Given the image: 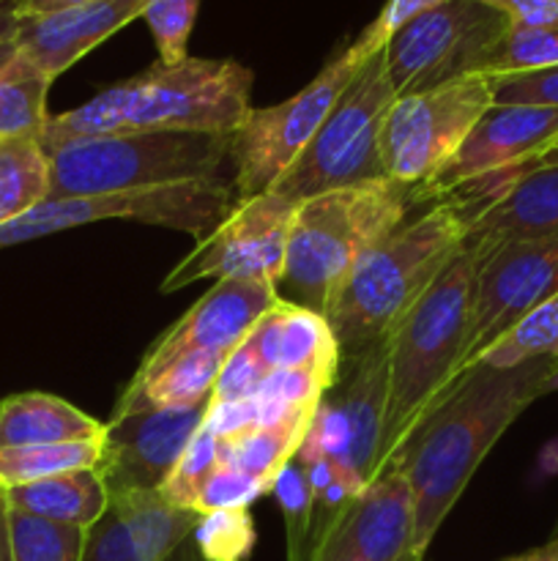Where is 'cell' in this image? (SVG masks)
Wrapping results in <instances>:
<instances>
[{"label": "cell", "mask_w": 558, "mask_h": 561, "mask_svg": "<svg viewBox=\"0 0 558 561\" xmlns=\"http://www.w3.org/2000/svg\"><path fill=\"white\" fill-rule=\"evenodd\" d=\"M556 373L558 356L514 367L476 362L399 447L386 471L403 474L414 496V561H425L432 537L503 433L534 400L550 394Z\"/></svg>", "instance_id": "cell-1"}, {"label": "cell", "mask_w": 558, "mask_h": 561, "mask_svg": "<svg viewBox=\"0 0 558 561\" xmlns=\"http://www.w3.org/2000/svg\"><path fill=\"white\" fill-rule=\"evenodd\" d=\"M252 71L228 58L156 60L140 75L104 88L69 113L49 115L44 151L120 131H222L230 135L252 110Z\"/></svg>", "instance_id": "cell-2"}, {"label": "cell", "mask_w": 558, "mask_h": 561, "mask_svg": "<svg viewBox=\"0 0 558 561\" xmlns=\"http://www.w3.org/2000/svg\"><path fill=\"white\" fill-rule=\"evenodd\" d=\"M479 261L481 247L465 239L463 250L446 263L388 337V403L377 477L465 373Z\"/></svg>", "instance_id": "cell-3"}, {"label": "cell", "mask_w": 558, "mask_h": 561, "mask_svg": "<svg viewBox=\"0 0 558 561\" xmlns=\"http://www.w3.org/2000/svg\"><path fill=\"white\" fill-rule=\"evenodd\" d=\"M468 222L460 203L441 197L361 255L323 316L339 354H361L397 329L405 312L463 250Z\"/></svg>", "instance_id": "cell-4"}, {"label": "cell", "mask_w": 558, "mask_h": 561, "mask_svg": "<svg viewBox=\"0 0 558 561\" xmlns=\"http://www.w3.org/2000/svg\"><path fill=\"white\" fill-rule=\"evenodd\" d=\"M416 203H425L421 192L392 179L342 186L301 201L290 222L288 257L279 279V288L290 296L288 301L326 316L350 268L377 241L394 233Z\"/></svg>", "instance_id": "cell-5"}, {"label": "cell", "mask_w": 558, "mask_h": 561, "mask_svg": "<svg viewBox=\"0 0 558 561\" xmlns=\"http://www.w3.org/2000/svg\"><path fill=\"white\" fill-rule=\"evenodd\" d=\"M49 157V197L113 195L219 179L230 159L222 131H120L58 146Z\"/></svg>", "instance_id": "cell-6"}, {"label": "cell", "mask_w": 558, "mask_h": 561, "mask_svg": "<svg viewBox=\"0 0 558 561\" xmlns=\"http://www.w3.org/2000/svg\"><path fill=\"white\" fill-rule=\"evenodd\" d=\"M383 49L359 66L306 151L271 192L301 203L323 192L386 179L383 131L397 93L388 80Z\"/></svg>", "instance_id": "cell-7"}, {"label": "cell", "mask_w": 558, "mask_h": 561, "mask_svg": "<svg viewBox=\"0 0 558 561\" xmlns=\"http://www.w3.org/2000/svg\"><path fill=\"white\" fill-rule=\"evenodd\" d=\"M239 203L233 184L222 179L186 181V184L153 186V190L113 192V195L44 201L31 211L0 225V250L63 233L104 219H129L142 225L184 230L202 239L211 233Z\"/></svg>", "instance_id": "cell-8"}, {"label": "cell", "mask_w": 558, "mask_h": 561, "mask_svg": "<svg viewBox=\"0 0 558 561\" xmlns=\"http://www.w3.org/2000/svg\"><path fill=\"white\" fill-rule=\"evenodd\" d=\"M370 58L348 44L310 85L271 107H252L235 131H230L233 190L239 201L271 192L274 184L293 168L312 137L332 113L359 66Z\"/></svg>", "instance_id": "cell-9"}, {"label": "cell", "mask_w": 558, "mask_h": 561, "mask_svg": "<svg viewBox=\"0 0 558 561\" xmlns=\"http://www.w3.org/2000/svg\"><path fill=\"white\" fill-rule=\"evenodd\" d=\"M512 22L481 0H446L388 38L386 71L394 93L432 91L463 77L487 75Z\"/></svg>", "instance_id": "cell-10"}, {"label": "cell", "mask_w": 558, "mask_h": 561, "mask_svg": "<svg viewBox=\"0 0 558 561\" xmlns=\"http://www.w3.org/2000/svg\"><path fill=\"white\" fill-rule=\"evenodd\" d=\"M388 337L361 354L342 356L337 381L323 392L295 453L301 463L332 460L353 471L364 485L375 480L386 431Z\"/></svg>", "instance_id": "cell-11"}, {"label": "cell", "mask_w": 558, "mask_h": 561, "mask_svg": "<svg viewBox=\"0 0 558 561\" xmlns=\"http://www.w3.org/2000/svg\"><path fill=\"white\" fill-rule=\"evenodd\" d=\"M492 107L487 75L399 96L383 131L386 179L425 190L460 151L476 121Z\"/></svg>", "instance_id": "cell-12"}, {"label": "cell", "mask_w": 558, "mask_h": 561, "mask_svg": "<svg viewBox=\"0 0 558 561\" xmlns=\"http://www.w3.org/2000/svg\"><path fill=\"white\" fill-rule=\"evenodd\" d=\"M295 206L299 203L284 201L277 192L239 201L164 277L162 294H173L197 279H255L279 288Z\"/></svg>", "instance_id": "cell-13"}, {"label": "cell", "mask_w": 558, "mask_h": 561, "mask_svg": "<svg viewBox=\"0 0 558 561\" xmlns=\"http://www.w3.org/2000/svg\"><path fill=\"white\" fill-rule=\"evenodd\" d=\"M558 290V233L481 250L470 305L465 370L474 367L525 312Z\"/></svg>", "instance_id": "cell-14"}, {"label": "cell", "mask_w": 558, "mask_h": 561, "mask_svg": "<svg viewBox=\"0 0 558 561\" xmlns=\"http://www.w3.org/2000/svg\"><path fill=\"white\" fill-rule=\"evenodd\" d=\"M208 409L211 400L195 409L115 411L104 425L102 458L96 466L109 499L159 493L191 438L202 431Z\"/></svg>", "instance_id": "cell-15"}, {"label": "cell", "mask_w": 558, "mask_h": 561, "mask_svg": "<svg viewBox=\"0 0 558 561\" xmlns=\"http://www.w3.org/2000/svg\"><path fill=\"white\" fill-rule=\"evenodd\" d=\"M558 142V107L492 104L446 168L421 190V201L446 195L454 186L498 170L539 162Z\"/></svg>", "instance_id": "cell-16"}, {"label": "cell", "mask_w": 558, "mask_h": 561, "mask_svg": "<svg viewBox=\"0 0 558 561\" xmlns=\"http://www.w3.org/2000/svg\"><path fill=\"white\" fill-rule=\"evenodd\" d=\"M279 301L274 285L255 279H219L211 290L191 305L156 343L148 348L140 370L135 376L156 370L175 356L195 351H222L233 354L255 323Z\"/></svg>", "instance_id": "cell-17"}, {"label": "cell", "mask_w": 558, "mask_h": 561, "mask_svg": "<svg viewBox=\"0 0 558 561\" xmlns=\"http://www.w3.org/2000/svg\"><path fill=\"white\" fill-rule=\"evenodd\" d=\"M414 496L397 471L361 491L334 535L306 561H414Z\"/></svg>", "instance_id": "cell-18"}, {"label": "cell", "mask_w": 558, "mask_h": 561, "mask_svg": "<svg viewBox=\"0 0 558 561\" xmlns=\"http://www.w3.org/2000/svg\"><path fill=\"white\" fill-rule=\"evenodd\" d=\"M200 515L178 510L159 493L113 496L102 518L85 529L80 561H162L195 531Z\"/></svg>", "instance_id": "cell-19"}, {"label": "cell", "mask_w": 558, "mask_h": 561, "mask_svg": "<svg viewBox=\"0 0 558 561\" xmlns=\"http://www.w3.org/2000/svg\"><path fill=\"white\" fill-rule=\"evenodd\" d=\"M148 0H93L74 9L25 16L16 31V47L38 71L55 80L85 58L109 36L140 20Z\"/></svg>", "instance_id": "cell-20"}, {"label": "cell", "mask_w": 558, "mask_h": 561, "mask_svg": "<svg viewBox=\"0 0 558 561\" xmlns=\"http://www.w3.org/2000/svg\"><path fill=\"white\" fill-rule=\"evenodd\" d=\"M268 373H310L332 387L342 354L326 318L315 310L279 299L244 340Z\"/></svg>", "instance_id": "cell-21"}, {"label": "cell", "mask_w": 558, "mask_h": 561, "mask_svg": "<svg viewBox=\"0 0 558 561\" xmlns=\"http://www.w3.org/2000/svg\"><path fill=\"white\" fill-rule=\"evenodd\" d=\"M558 233V164H536L507 195L468 222L465 239L490 252Z\"/></svg>", "instance_id": "cell-22"}, {"label": "cell", "mask_w": 558, "mask_h": 561, "mask_svg": "<svg viewBox=\"0 0 558 561\" xmlns=\"http://www.w3.org/2000/svg\"><path fill=\"white\" fill-rule=\"evenodd\" d=\"M228 356L222 351H195V354L175 356L156 370L131 378L115 411L126 414V411L146 409H195L208 403Z\"/></svg>", "instance_id": "cell-23"}, {"label": "cell", "mask_w": 558, "mask_h": 561, "mask_svg": "<svg viewBox=\"0 0 558 561\" xmlns=\"http://www.w3.org/2000/svg\"><path fill=\"white\" fill-rule=\"evenodd\" d=\"M102 433L104 422L55 394L22 392L0 400V449L85 442Z\"/></svg>", "instance_id": "cell-24"}, {"label": "cell", "mask_w": 558, "mask_h": 561, "mask_svg": "<svg viewBox=\"0 0 558 561\" xmlns=\"http://www.w3.org/2000/svg\"><path fill=\"white\" fill-rule=\"evenodd\" d=\"M5 504L14 513L91 529L109 507V493L96 469H85L5 488Z\"/></svg>", "instance_id": "cell-25"}, {"label": "cell", "mask_w": 558, "mask_h": 561, "mask_svg": "<svg viewBox=\"0 0 558 561\" xmlns=\"http://www.w3.org/2000/svg\"><path fill=\"white\" fill-rule=\"evenodd\" d=\"M312 416H315V411L277 422V425L255 427V431L239 433V436L219 438V463L224 469H233L239 474L263 482L271 493L279 471L299 453L301 442L310 431Z\"/></svg>", "instance_id": "cell-26"}, {"label": "cell", "mask_w": 558, "mask_h": 561, "mask_svg": "<svg viewBox=\"0 0 558 561\" xmlns=\"http://www.w3.org/2000/svg\"><path fill=\"white\" fill-rule=\"evenodd\" d=\"M49 197V157L38 137L0 140V225Z\"/></svg>", "instance_id": "cell-27"}, {"label": "cell", "mask_w": 558, "mask_h": 561, "mask_svg": "<svg viewBox=\"0 0 558 561\" xmlns=\"http://www.w3.org/2000/svg\"><path fill=\"white\" fill-rule=\"evenodd\" d=\"M102 458V436L85 442L33 444L0 449V488L27 485L69 471L96 469Z\"/></svg>", "instance_id": "cell-28"}, {"label": "cell", "mask_w": 558, "mask_h": 561, "mask_svg": "<svg viewBox=\"0 0 558 561\" xmlns=\"http://www.w3.org/2000/svg\"><path fill=\"white\" fill-rule=\"evenodd\" d=\"M53 80L25 55H16L0 75V140L38 137L49 121L47 93Z\"/></svg>", "instance_id": "cell-29"}, {"label": "cell", "mask_w": 558, "mask_h": 561, "mask_svg": "<svg viewBox=\"0 0 558 561\" xmlns=\"http://www.w3.org/2000/svg\"><path fill=\"white\" fill-rule=\"evenodd\" d=\"M545 356H558V290L525 312L479 362L490 367H514Z\"/></svg>", "instance_id": "cell-30"}, {"label": "cell", "mask_w": 558, "mask_h": 561, "mask_svg": "<svg viewBox=\"0 0 558 561\" xmlns=\"http://www.w3.org/2000/svg\"><path fill=\"white\" fill-rule=\"evenodd\" d=\"M11 561H80L85 529L9 510Z\"/></svg>", "instance_id": "cell-31"}, {"label": "cell", "mask_w": 558, "mask_h": 561, "mask_svg": "<svg viewBox=\"0 0 558 561\" xmlns=\"http://www.w3.org/2000/svg\"><path fill=\"white\" fill-rule=\"evenodd\" d=\"M191 540L208 561H246L257 546V529L249 507L200 515Z\"/></svg>", "instance_id": "cell-32"}, {"label": "cell", "mask_w": 558, "mask_h": 561, "mask_svg": "<svg viewBox=\"0 0 558 561\" xmlns=\"http://www.w3.org/2000/svg\"><path fill=\"white\" fill-rule=\"evenodd\" d=\"M271 493L277 496L279 513L284 518L288 561H304L312 524V491L310 480H306V466L299 458L290 460L274 480Z\"/></svg>", "instance_id": "cell-33"}, {"label": "cell", "mask_w": 558, "mask_h": 561, "mask_svg": "<svg viewBox=\"0 0 558 561\" xmlns=\"http://www.w3.org/2000/svg\"><path fill=\"white\" fill-rule=\"evenodd\" d=\"M217 469H219V438L213 436V433L200 431L195 438H191L186 453L181 455L175 469L170 471L164 485L159 488V496H162L167 504H173V507L191 510V513H195L197 496H200L202 485H206V480Z\"/></svg>", "instance_id": "cell-34"}, {"label": "cell", "mask_w": 558, "mask_h": 561, "mask_svg": "<svg viewBox=\"0 0 558 561\" xmlns=\"http://www.w3.org/2000/svg\"><path fill=\"white\" fill-rule=\"evenodd\" d=\"M550 66H558V25L512 27L498 53L492 55L487 77L550 69Z\"/></svg>", "instance_id": "cell-35"}, {"label": "cell", "mask_w": 558, "mask_h": 561, "mask_svg": "<svg viewBox=\"0 0 558 561\" xmlns=\"http://www.w3.org/2000/svg\"><path fill=\"white\" fill-rule=\"evenodd\" d=\"M200 0H148L142 20L156 42L159 60L167 66L189 58V36L195 31Z\"/></svg>", "instance_id": "cell-36"}, {"label": "cell", "mask_w": 558, "mask_h": 561, "mask_svg": "<svg viewBox=\"0 0 558 561\" xmlns=\"http://www.w3.org/2000/svg\"><path fill=\"white\" fill-rule=\"evenodd\" d=\"M492 104H536L558 107V66L490 77Z\"/></svg>", "instance_id": "cell-37"}, {"label": "cell", "mask_w": 558, "mask_h": 561, "mask_svg": "<svg viewBox=\"0 0 558 561\" xmlns=\"http://www.w3.org/2000/svg\"><path fill=\"white\" fill-rule=\"evenodd\" d=\"M266 493L268 488L263 485V482L252 480V477L246 474H239V471L233 469H224V466L219 463V469L208 477L200 496H197L195 513L208 515L219 513V510L249 507L252 502H257V499L266 496Z\"/></svg>", "instance_id": "cell-38"}, {"label": "cell", "mask_w": 558, "mask_h": 561, "mask_svg": "<svg viewBox=\"0 0 558 561\" xmlns=\"http://www.w3.org/2000/svg\"><path fill=\"white\" fill-rule=\"evenodd\" d=\"M266 378L268 370L263 367V362L252 354L249 345L241 343L239 348L228 356L222 373H219V381L211 392V405L255 398V392L260 389V383L266 381Z\"/></svg>", "instance_id": "cell-39"}, {"label": "cell", "mask_w": 558, "mask_h": 561, "mask_svg": "<svg viewBox=\"0 0 558 561\" xmlns=\"http://www.w3.org/2000/svg\"><path fill=\"white\" fill-rule=\"evenodd\" d=\"M441 3H446V0H386L381 14L361 31V36L353 44L367 55L381 53L399 27H405L410 20L427 14V11L438 9Z\"/></svg>", "instance_id": "cell-40"}, {"label": "cell", "mask_w": 558, "mask_h": 561, "mask_svg": "<svg viewBox=\"0 0 558 561\" xmlns=\"http://www.w3.org/2000/svg\"><path fill=\"white\" fill-rule=\"evenodd\" d=\"M501 11L512 27L558 25V0H481Z\"/></svg>", "instance_id": "cell-41"}, {"label": "cell", "mask_w": 558, "mask_h": 561, "mask_svg": "<svg viewBox=\"0 0 558 561\" xmlns=\"http://www.w3.org/2000/svg\"><path fill=\"white\" fill-rule=\"evenodd\" d=\"M85 3H93V0H14V9L16 14H20V20H25V16L53 14V11L74 9V5H85Z\"/></svg>", "instance_id": "cell-42"}, {"label": "cell", "mask_w": 558, "mask_h": 561, "mask_svg": "<svg viewBox=\"0 0 558 561\" xmlns=\"http://www.w3.org/2000/svg\"><path fill=\"white\" fill-rule=\"evenodd\" d=\"M503 561H558V529L553 531V537L542 546L531 548V551L518 553V557H509Z\"/></svg>", "instance_id": "cell-43"}, {"label": "cell", "mask_w": 558, "mask_h": 561, "mask_svg": "<svg viewBox=\"0 0 558 561\" xmlns=\"http://www.w3.org/2000/svg\"><path fill=\"white\" fill-rule=\"evenodd\" d=\"M20 31V14L14 9V0H0V44L11 42Z\"/></svg>", "instance_id": "cell-44"}, {"label": "cell", "mask_w": 558, "mask_h": 561, "mask_svg": "<svg viewBox=\"0 0 558 561\" xmlns=\"http://www.w3.org/2000/svg\"><path fill=\"white\" fill-rule=\"evenodd\" d=\"M0 561H11L9 504H5V488H0Z\"/></svg>", "instance_id": "cell-45"}, {"label": "cell", "mask_w": 558, "mask_h": 561, "mask_svg": "<svg viewBox=\"0 0 558 561\" xmlns=\"http://www.w3.org/2000/svg\"><path fill=\"white\" fill-rule=\"evenodd\" d=\"M162 561H208V559L197 551L195 540H191V535H189L186 540H181L178 546H175Z\"/></svg>", "instance_id": "cell-46"}, {"label": "cell", "mask_w": 558, "mask_h": 561, "mask_svg": "<svg viewBox=\"0 0 558 561\" xmlns=\"http://www.w3.org/2000/svg\"><path fill=\"white\" fill-rule=\"evenodd\" d=\"M539 466L547 474H558V438L545 447V453L539 455Z\"/></svg>", "instance_id": "cell-47"}, {"label": "cell", "mask_w": 558, "mask_h": 561, "mask_svg": "<svg viewBox=\"0 0 558 561\" xmlns=\"http://www.w3.org/2000/svg\"><path fill=\"white\" fill-rule=\"evenodd\" d=\"M20 55V47H16V38H11V42H3L0 44V75H3L5 69L11 66V60Z\"/></svg>", "instance_id": "cell-48"}, {"label": "cell", "mask_w": 558, "mask_h": 561, "mask_svg": "<svg viewBox=\"0 0 558 561\" xmlns=\"http://www.w3.org/2000/svg\"><path fill=\"white\" fill-rule=\"evenodd\" d=\"M536 164H545V168H550V164H558V142L550 148V151L542 153V159Z\"/></svg>", "instance_id": "cell-49"}, {"label": "cell", "mask_w": 558, "mask_h": 561, "mask_svg": "<svg viewBox=\"0 0 558 561\" xmlns=\"http://www.w3.org/2000/svg\"><path fill=\"white\" fill-rule=\"evenodd\" d=\"M550 392H558V373L553 376V381H550Z\"/></svg>", "instance_id": "cell-50"}]
</instances>
